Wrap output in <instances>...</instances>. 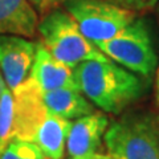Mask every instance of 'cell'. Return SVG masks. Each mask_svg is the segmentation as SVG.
<instances>
[{
    "instance_id": "1",
    "label": "cell",
    "mask_w": 159,
    "mask_h": 159,
    "mask_svg": "<svg viewBox=\"0 0 159 159\" xmlns=\"http://www.w3.org/2000/svg\"><path fill=\"white\" fill-rule=\"evenodd\" d=\"M77 89L103 113L118 116L143 93V84L135 74L110 58L88 60L73 68Z\"/></svg>"
},
{
    "instance_id": "2",
    "label": "cell",
    "mask_w": 159,
    "mask_h": 159,
    "mask_svg": "<svg viewBox=\"0 0 159 159\" xmlns=\"http://www.w3.org/2000/svg\"><path fill=\"white\" fill-rule=\"evenodd\" d=\"M114 159H159V113L133 110L107 126L103 135Z\"/></svg>"
},
{
    "instance_id": "3",
    "label": "cell",
    "mask_w": 159,
    "mask_h": 159,
    "mask_svg": "<svg viewBox=\"0 0 159 159\" xmlns=\"http://www.w3.org/2000/svg\"><path fill=\"white\" fill-rule=\"evenodd\" d=\"M43 43L57 61L76 68L88 60H109L80 31L74 19L65 11L49 12L39 24Z\"/></svg>"
},
{
    "instance_id": "4",
    "label": "cell",
    "mask_w": 159,
    "mask_h": 159,
    "mask_svg": "<svg viewBox=\"0 0 159 159\" xmlns=\"http://www.w3.org/2000/svg\"><path fill=\"white\" fill-rule=\"evenodd\" d=\"M107 58L131 73L148 78L158 65V54L145 19L135 17L117 36L96 45Z\"/></svg>"
},
{
    "instance_id": "5",
    "label": "cell",
    "mask_w": 159,
    "mask_h": 159,
    "mask_svg": "<svg viewBox=\"0 0 159 159\" xmlns=\"http://www.w3.org/2000/svg\"><path fill=\"white\" fill-rule=\"evenodd\" d=\"M65 7L81 33L94 45L117 36L137 17L135 12L106 0H66Z\"/></svg>"
},
{
    "instance_id": "6",
    "label": "cell",
    "mask_w": 159,
    "mask_h": 159,
    "mask_svg": "<svg viewBox=\"0 0 159 159\" xmlns=\"http://www.w3.org/2000/svg\"><path fill=\"white\" fill-rule=\"evenodd\" d=\"M36 47L23 36L0 34V69L4 82L12 92L31 74Z\"/></svg>"
},
{
    "instance_id": "7",
    "label": "cell",
    "mask_w": 159,
    "mask_h": 159,
    "mask_svg": "<svg viewBox=\"0 0 159 159\" xmlns=\"http://www.w3.org/2000/svg\"><path fill=\"white\" fill-rule=\"evenodd\" d=\"M109 126V118L103 111H93L70 122L66 148L69 159H84L97 152Z\"/></svg>"
},
{
    "instance_id": "8",
    "label": "cell",
    "mask_w": 159,
    "mask_h": 159,
    "mask_svg": "<svg viewBox=\"0 0 159 159\" xmlns=\"http://www.w3.org/2000/svg\"><path fill=\"white\" fill-rule=\"evenodd\" d=\"M29 78L40 89V92H48L58 88L77 89L73 69L57 61L44 44H37L36 47V54Z\"/></svg>"
},
{
    "instance_id": "9",
    "label": "cell",
    "mask_w": 159,
    "mask_h": 159,
    "mask_svg": "<svg viewBox=\"0 0 159 159\" xmlns=\"http://www.w3.org/2000/svg\"><path fill=\"white\" fill-rule=\"evenodd\" d=\"M37 27V13L29 0H0V34L32 37Z\"/></svg>"
},
{
    "instance_id": "10",
    "label": "cell",
    "mask_w": 159,
    "mask_h": 159,
    "mask_svg": "<svg viewBox=\"0 0 159 159\" xmlns=\"http://www.w3.org/2000/svg\"><path fill=\"white\" fill-rule=\"evenodd\" d=\"M41 99L49 113L65 119H77L94 111L89 99L74 88L41 92Z\"/></svg>"
},
{
    "instance_id": "11",
    "label": "cell",
    "mask_w": 159,
    "mask_h": 159,
    "mask_svg": "<svg viewBox=\"0 0 159 159\" xmlns=\"http://www.w3.org/2000/svg\"><path fill=\"white\" fill-rule=\"evenodd\" d=\"M70 121L48 111L39 125L33 141L47 159H62L66 148V138Z\"/></svg>"
},
{
    "instance_id": "12",
    "label": "cell",
    "mask_w": 159,
    "mask_h": 159,
    "mask_svg": "<svg viewBox=\"0 0 159 159\" xmlns=\"http://www.w3.org/2000/svg\"><path fill=\"white\" fill-rule=\"evenodd\" d=\"M13 121H15V98L8 86L0 96V154L13 139Z\"/></svg>"
},
{
    "instance_id": "13",
    "label": "cell",
    "mask_w": 159,
    "mask_h": 159,
    "mask_svg": "<svg viewBox=\"0 0 159 159\" xmlns=\"http://www.w3.org/2000/svg\"><path fill=\"white\" fill-rule=\"evenodd\" d=\"M0 159H47L34 142L13 138L0 154Z\"/></svg>"
},
{
    "instance_id": "14",
    "label": "cell",
    "mask_w": 159,
    "mask_h": 159,
    "mask_svg": "<svg viewBox=\"0 0 159 159\" xmlns=\"http://www.w3.org/2000/svg\"><path fill=\"white\" fill-rule=\"evenodd\" d=\"M106 2L117 4V6L122 8L130 9L133 12H137V11H146V9L155 7L159 0H106Z\"/></svg>"
},
{
    "instance_id": "15",
    "label": "cell",
    "mask_w": 159,
    "mask_h": 159,
    "mask_svg": "<svg viewBox=\"0 0 159 159\" xmlns=\"http://www.w3.org/2000/svg\"><path fill=\"white\" fill-rule=\"evenodd\" d=\"M29 2H31V4L37 11L43 13V12H48L49 9L54 8L58 4L65 3L66 0H29Z\"/></svg>"
},
{
    "instance_id": "16",
    "label": "cell",
    "mask_w": 159,
    "mask_h": 159,
    "mask_svg": "<svg viewBox=\"0 0 159 159\" xmlns=\"http://www.w3.org/2000/svg\"><path fill=\"white\" fill-rule=\"evenodd\" d=\"M84 159H114L111 155H109V154H102V152H94L92 154V155H89L86 158H84Z\"/></svg>"
},
{
    "instance_id": "17",
    "label": "cell",
    "mask_w": 159,
    "mask_h": 159,
    "mask_svg": "<svg viewBox=\"0 0 159 159\" xmlns=\"http://www.w3.org/2000/svg\"><path fill=\"white\" fill-rule=\"evenodd\" d=\"M155 105L159 109V68H158L157 78H155Z\"/></svg>"
},
{
    "instance_id": "18",
    "label": "cell",
    "mask_w": 159,
    "mask_h": 159,
    "mask_svg": "<svg viewBox=\"0 0 159 159\" xmlns=\"http://www.w3.org/2000/svg\"><path fill=\"white\" fill-rule=\"evenodd\" d=\"M7 85H6V82H4V78H3V76L0 74V96H2V93H3V90H4V88H6Z\"/></svg>"
},
{
    "instance_id": "19",
    "label": "cell",
    "mask_w": 159,
    "mask_h": 159,
    "mask_svg": "<svg viewBox=\"0 0 159 159\" xmlns=\"http://www.w3.org/2000/svg\"><path fill=\"white\" fill-rule=\"evenodd\" d=\"M158 19H159V2H158Z\"/></svg>"
}]
</instances>
